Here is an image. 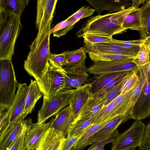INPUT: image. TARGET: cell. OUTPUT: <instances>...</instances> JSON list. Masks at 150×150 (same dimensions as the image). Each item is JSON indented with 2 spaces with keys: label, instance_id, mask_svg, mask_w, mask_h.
<instances>
[{
  "label": "cell",
  "instance_id": "obj_15",
  "mask_svg": "<svg viewBox=\"0 0 150 150\" xmlns=\"http://www.w3.org/2000/svg\"><path fill=\"white\" fill-rule=\"evenodd\" d=\"M75 118L71 108L68 105L59 111L55 115L50 127L56 131L62 132L66 137L72 125Z\"/></svg>",
  "mask_w": 150,
  "mask_h": 150
},
{
  "label": "cell",
  "instance_id": "obj_32",
  "mask_svg": "<svg viewBox=\"0 0 150 150\" xmlns=\"http://www.w3.org/2000/svg\"><path fill=\"white\" fill-rule=\"evenodd\" d=\"M75 23L67 18L58 23L51 30L54 37L59 38L65 35L74 27Z\"/></svg>",
  "mask_w": 150,
  "mask_h": 150
},
{
  "label": "cell",
  "instance_id": "obj_49",
  "mask_svg": "<svg viewBox=\"0 0 150 150\" xmlns=\"http://www.w3.org/2000/svg\"><path fill=\"white\" fill-rule=\"evenodd\" d=\"M144 42L148 46L150 50V36L145 40Z\"/></svg>",
  "mask_w": 150,
  "mask_h": 150
},
{
  "label": "cell",
  "instance_id": "obj_28",
  "mask_svg": "<svg viewBox=\"0 0 150 150\" xmlns=\"http://www.w3.org/2000/svg\"><path fill=\"white\" fill-rule=\"evenodd\" d=\"M133 72V71H130L123 72L121 74L110 81L100 91L92 95V96L97 98H100L103 96L113 89L122 80Z\"/></svg>",
  "mask_w": 150,
  "mask_h": 150
},
{
  "label": "cell",
  "instance_id": "obj_24",
  "mask_svg": "<svg viewBox=\"0 0 150 150\" xmlns=\"http://www.w3.org/2000/svg\"><path fill=\"white\" fill-rule=\"evenodd\" d=\"M65 59L63 68H69L77 66L84 63L86 58V52L84 47L72 51H64Z\"/></svg>",
  "mask_w": 150,
  "mask_h": 150
},
{
  "label": "cell",
  "instance_id": "obj_14",
  "mask_svg": "<svg viewBox=\"0 0 150 150\" xmlns=\"http://www.w3.org/2000/svg\"><path fill=\"white\" fill-rule=\"evenodd\" d=\"M60 71L65 80V90L71 89L72 88H76L82 86L89 76L85 62L73 68H63Z\"/></svg>",
  "mask_w": 150,
  "mask_h": 150
},
{
  "label": "cell",
  "instance_id": "obj_50",
  "mask_svg": "<svg viewBox=\"0 0 150 150\" xmlns=\"http://www.w3.org/2000/svg\"><path fill=\"white\" fill-rule=\"evenodd\" d=\"M36 150V149H35V150Z\"/></svg>",
  "mask_w": 150,
  "mask_h": 150
},
{
  "label": "cell",
  "instance_id": "obj_26",
  "mask_svg": "<svg viewBox=\"0 0 150 150\" xmlns=\"http://www.w3.org/2000/svg\"><path fill=\"white\" fill-rule=\"evenodd\" d=\"M123 72L96 75L93 77L92 82L90 83L92 95L100 91L110 81L121 74Z\"/></svg>",
  "mask_w": 150,
  "mask_h": 150
},
{
  "label": "cell",
  "instance_id": "obj_46",
  "mask_svg": "<svg viewBox=\"0 0 150 150\" xmlns=\"http://www.w3.org/2000/svg\"><path fill=\"white\" fill-rule=\"evenodd\" d=\"M146 0H138L132 1V6L135 7L136 8H139L138 6L142 4H144Z\"/></svg>",
  "mask_w": 150,
  "mask_h": 150
},
{
  "label": "cell",
  "instance_id": "obj_40",
  "mask_svg": "<svg viewBox=\"0 0 150 150\" xmlns=\"http://www.w3.org/2000/svg\"><path fill=\"white\" fill-rule=\"evenodd\" d=\"M65 57V55L63 52L58 54H51L49 59V62L50 65L55 68L60 69L63 68Z\"/></svg>",
  "mask_w": 150,
  "mask_h": 150
},
{
  "label": "cell",
  "instance_id": "obj_6",
  "mask_svg": "<svg viewBox=\"0 0 150 150\" xmlns=\"http://www.w3.org/2000/svg\"><path fill=\"white\" fill-rule=\"evenodd\" d=\"M142 79V86L138 99L131 110V119H144L150 115V72L148 64L138 68Z\"/></svg>",
  "mask_w": 150,
  "mask_h": 150
},
{
  "label": "cell",
  "instance_id": "obj_2",
  "mask_svg": "<svg viewBox=\"0 0 150 150\" xmlns=\"http://www.w3.org/2000/svg\"><path fill=\"white\" fill-rule=\"evenodd\" d=\"M51 23L43 33L36 37L32 42L30 47V51L24 61V69L36 81L40 78L46 68L51 54L50 47Z\"/></svg>",
  "mask_w": 150,
  "mask_h": 150
},
{
  "label": "cell",
  "instance_id": "obj_11",
  "mask_svg": "<svg viewBox=\"0 0 150 150\" xmlns=\"http://www.w3.org/2000/svg\"><path fill=\"white\" fill-rule=\"evenodd\" d=\"M26 131L24 144L26 150H33L39 146L44 134L50 127L52 119L47 123H33L30 117L25 120Z\"/></svg>",
  "mask_w": 150,
  "mask_h": 150
},
{
  "label": "cell",
  "instance_id": "obj_10",
  "mask_svg": "<svg viewBox=\"0 0 150 150\" xmlns=\"http://www.w3.org/2000/svg\"><path fill=\"white\" fill-rule=\"evenodd\" d=\"M28 90V86L26 83H18V90L14 98L8 109V117L6 125L0 131V134L3 133L11 126L21 119H24L26 117L23 114V112Z\"/></svg>",
  "mask_w": 150,
  "mask_h": 150
},
{
  "label": "cell",
  "instance_id": "obj_51",
  "mask_svg": "<svg viewBox=\"0 0 150 150\" xmlns=\"http://www.w3.org/2000/svg\"></svg>",
  "mask_w": 150,
  "mask_h": 150
},
{
  "label": "cell",
  "instance_id": "obj_12",
  "mask_svg": "<svg viewBox=\"0 0 150 150\" xmlns=\"http://www.w3.org/2000/svg\"><path fill=\"white\" fill-rule=\"evenodd\" d=\"M57 0L37 1L36 27L38 30L36 37L44 33L53 17Z\"/></svg>",
  "mask_w": 150,
  "mask_h": 150
},
{
  "label": "cell",
  "instance_id": "obj_3",
  "mask_svg": "<svg viewBox=\"0 0 150 150\" xmlns=\"http://www.w3.org/2000/svg\"><path fill=\"white\" fill-rule=\"evenodd\" d=\"M22 27L18 16L11 11L0 9V59H12Z\"/></svg>",
  "mask_w": 150,
  "mask_h": 150
},
{
  "label": "cell",
  "instance_id": "obj_23",
  "mask_svg": "<svg viewBox=\"0 0 150 150\" xmlns=\"http://www.w3.org/2000/svg\"><path fill=\"white\" fill-rule=\"evenodd\" d=\"M140 29V35L144 41L150 36V0H146L139 8Z\"/></svg>",
  "mask_w": 150,
  "mask_h": 150
},
{
  "label": "cell",
  "instance_id": "obj_37",
  "mask_svg": "<svg viewBox=\"0 0 150 150\" xmlns=\"http://www.w3.org/2000/svg\"><path fill=\"white\" fill-rule=\"evenodd\" d=\"M26 131V124L25 120L21 131L17 138L5 150H26L24 144V137Z\"/></svg>",
  "mask_w": 150,
  "mask_h": 150
},
{
  "label": "cell",
  "instance_id": "obj_35",
  "mask_svg": "<svg viewBox=\"0 0 150 150\" xmlns=\"http://www.w3.org/2000/svg\"><path fill=\"white\" fill-rule=\"evenodd\" d=\"M95 11L90 6H83L67 18L75 24L80 19L91 16Z\"/></svg>",
  "mask_w": 150,
  "mask_h": 150
},
{
  "label": "cell",
  "instance_id": "obj_4",
  "mask_svg": "<svg viewBox=\"0 0 150 150\" xmlns=\"http://www.w3.org/2000/svg\"><path fill=\"white\" fill-rule=\"evenodd\" d=\"M18 83L9 59H0V106L8 108L15 97Z\"/></svg>",
  "mask_w": 150,
  "mask_h": 150
},
{
  "label": "cell",
  "instance_id": "obj_13",
  "mask_svg": "<svg viewBox=\"0 0 150 150\" xmlns=\"http://www.w3.org/2000/svg\"><path fill=\"white\" fill-rule=\"evenodd\" d=\"M86 53L100 52L104 53L121 54L134 59L140 48H128L109 42L94 44H85L83 46Z\"/></svg>",
  "mask_w": 150,
  "mask_h": 150
},
{
  "label": "cell",
  "instance_id": "obj_19",
  "mask_svg": "<svg viewBox=\"0 0 150 150\" xmlns=\"http://www.w3.org/2000/svg\"><path fill=\"white\" fill-rule=\"evenodd\" d=\"M130 119V116L129 115H120L116 116L91 136L85 144L88 145L102 140L117 129L120 125Z\"/></svg>",
  "mask_w": 150,
  "mask_h": 150
},
{
  "label": "cell",
  "instance_id": "obj_9",
  "mask_svg": "<svg viewBox=\"0 0 150 150\" xmlns=\"http://www.w3.org/2000/svg\"><path fill=\"white\" fill-rule=\"evenodd\" d=\"M133 59L94 62L87 68V71L95 75L126 71H134L137 70L138 68L133 62Z\"/></svg>",
  "mask_w": 150,
  "mask_h": 150
},
{
  "label": "cell",
  "instance_id": "obj_44",
  "mask_svg": "<svg viewBox=\"0 0 150 150\" xmlns=\"http://www.w3.org/2000/svg\"><path fill=\"white\" fill-rule=\"evenodd\" d=\"M82 135L66 137L62 146L61 150H70L73 148L76 143Z\"/></svg>",
  "mask_w": 150,
  "mask_h": 150
},
{
  "label": "cell",
  "instance_id": "obj_42",
  "mask_svg": "<svg viewBox=\"0 0 150 150\" xmlns=\"http://www.w3.org/2000/svg\"><path fill=\"white\" fill-rule=\"evenodd\" d=\"M119 134L118 131L116 129L105 138L94 143L87 150H92L97 146L101 145L105 146L107 144L112 142L116 139Z\"/></svg>",
  "mask_w": 150,
  "mask_h": 150
},
{
  "label": "cell",
  "instance_id": "obj_20",
  "mask_svg": "<svg viewBox=\"0 0 150 150\" xmlns=\"http://www.w3.org/2000/svg\"><path fill=\"white\" fill-rule=\"evenodd\" d=\"M104 106L102 98L94 97L92 96L82 107L74 123L97 116Z\"/></svg>",
  "mask_w": 150,
  "mask_h": 150
},
{
  "label": "cell",
  "instance_id": "obj_41",
  "mask_svg": "<svg viewBox=\"0 0 150 150\" xmlns=\"http://www.w3.org/2000/svg\"><path fill=\"white\" fill-rule=\"evenodd\" d=\"M138 74L139 78V81L136 86L134 88L130 98V102L132 107L131 110L138 99L142 86V78L138 71Z\"/></svg>",
  "mask_w": 150,
  "mask_h": 150
},
{
  "label": "cell",
  "instance_id": "obj_22",
  "mask_svg": "<svg viewBox=\"0 0 150 150\" xmlns=\"http://www.w3.org/2000/svg\"><path fill=\"white\" fill-rule=\"evenodd\" d=\"M28 87L23 112V114L26 116L31 112L37 101L43 95L36 80L31 79Z\"/></svg>",
  "mask_w": 150,
  "mask_h": 150
},
{
  "label": "cell",
  "instance_id": "obj_1",
  "mask_svg": "<svg viewBox=\"0 0 150 150\" xmlns=\"http://www.w3.org/2000/svg\"><path fill=\"white\" fill-rule=\"evenodd\" d=\"M138 8L131 6L113 13L91 17L83 23L76 35L82 38L84 34H90L112 37L115 35L125 33L127 30L123 25L126 17Z\"/></svg>",
  "mask_w": 150,
  "mask_h": 150
},
{
  "label": "cell",
  "instance_id": "obj_36",
  "mask_svg": "<svg viewBox=\"0 0 150 150\" xmlns=\"http://www.w3.org/2000/svg\"><path fill=\"white\" fill-rule=\"evenodd\" d=\"M128 76L122 80L113 89L101 97L103 100L105 106L108 105L120 94L124 83Z\"/></svg>",
  "mask_w": 150,
  "mask_h": 150
},
{
  "label": "cell",
  "instance_id": "obj_17",
  "mask_svg": "<svg viewBox=\"0 0 150 150\" xmlns=\"http://www.w3.org/2000/svg\"><path fill=\"white\" fill-rule=\"evenodd\" d=\"M94 8L98 14L105 10L108 13L119 11L128 8L132 6V1L127 0H86Z\"/></svg>",
  "mask_w": 150,
  "mask_h": 150
},
{
  "label": "cell",
  "instance_id": "obj_18",
  "mask_svg": "<svg viewBox=\"0 0 150 150\" xmlns=\"http://www.w3.org/2000/svg\"><path fill=\"white\" fill-rule=\"evenodd\" d=\"M66 138L62 132L50 127L36 150H61Z\"/></svg>",
  "mask_w": 150,
  "mask_h": 150
},
{
  "label": "cell",
  "instance_id": "obj_48",
  "mask_svg": "<svg viewBox=\"0 0 150 150\" xmlns=\"http://www.w3.org/2000/svg\"><path fill=\"white\" fill-rule=\"evenodd\" d=\"M104 146L101 145L97 146L93 148L92 150H105Z\"/></svg>",
  "mask_w": 150,
  "mask_h": 150
},
{
  "label": "cell",
  "instance_id": "obj_39",
  "mask_svg": "<svg viewBox=\"0 0 150 150\" xmlns=\"http://www.w3.org/2000/svg\"><path fill=\"white\" fill-rule=\"evenodd\" d=\"M109 42L119 45L124 48H131L140 47L144 43L145 41L142 39L129 41L120 40L113 39Z\"/></svg>",
  "mask_w": 150,
  "mask_h": 150
},
{
  "label": "cell",
  "instance_id": "obj_30",
  "mask_svg": "<svg viewBox=\"0 0 150 150\" xmlns=\"http://www.w3.org/2000/svg\"><path fill=\"white\" fill-rule=\"evenodd\" d=\"M123 27L126 30L129 29L139 31L140 23L139 7L127 16L123 23Z\"/></svg>",
  "mask_w": 150,
  "mask_h": 150
},
{
  "label": "cell",
  "instance_id": "obj_7",
  "mask_svg": "<svg viewBox=\"0 0 150 150\" xmlns=\"http://www.w3.org/2000/svg\"><path fill=\"white\" fill-rule=\"evenodd\" d=\"M146 127L142 121L135 120L128 129L119 134L112 142L111 150H135L142 142Z\"/></svg>",
  "mask_w": 150,
  "mask_h": 150
},
{
  "label": "cell",
  "instance_id": "obj_25",
  "mask_svg": "<svg viewBox=\"0 0 150 150\" xmlns=\"http://www.w3.org/2000/svg\"><path fill=\"white\" fill-rule=\"evenodd\" d=\"M28 1V0H0V9L11 11L21 18Z\"/></svg>",
  "mask_w": 150,
  "mask_h": 150
},
{
  "label": "cell",
  "instance_id": "obj_8",
  "mask_svg": "<svg viewBox=\"0 0 150 150\" xmlns=\"http://www.w3.org/2000/svg\"><path fill=\"white\" fill-rule=\"evenodd\" d=\"M74 90L62 91L48 99L43 98L42 105L38 114L37 123L39 124L45 123L50 117L56 115L62 109L69 105Z\"/></svg>",
  "mask_w": 150,
  "mask_h": 150
},
{
  "label": "cell",
  "instance_id": "obj_34",
  "mask_svg": "<svg viewBox=\"0 0 150 150\" xmlns=\"http://www.w3.org/2000/svg\"><path fill=\"white\" fill-rule=\"evenodd\" d=\"M138 70L132 72L128 76L124 83L120 95L127 93L136 86L139 79Z\"/></svg>",
  "mask_w": 150,
  "mask_h": 150
},
{
  "label": "cell",
  "instance_id": "obj_43",
  "mask_svg": "<svg viewBox=\"0 0 150 150\" xmlns=\"http://www.w3.org/2000/svg\"><path fill=\"white\" fill-rule=\"evenodd\" d=\"M139 147V150H150V122L146 126L142 142Z\"/></svg>",
  "mask_w": 150,
  "mask_h": 150
},
{
  "label": "cell",
  "instance_id": "obj_45",
  "mask_svg": "<svg viewBox=\"0 0 150 150\" xmlns=\"http://www.w3.org/2000/svg\"><path fill=\"white\" fill-rule=\"evenodd\" d=\"M8 109L0 106V131L4 129L6 125L8 117Z\"/></svg>",
  "mask_w": 150,
  "mask_h": 150
},
{
  "label": "cell",
  "instance_id": "obj_33",
  "mask_svg": "<svg viewBox=\"0 0 150 150\" xmlns=\"http://www.w3.org/2000/svg\"><path fill=\"white\" fill-rule=\"evenodd\" d=\"M116 106L113 100L108 105L105 106L95 117L92 124H97L109 118L114 117L111 116V114L115 109Z\"/></svg>",
  "mask_w": 150,
  "mask_h": 150
},
{
  "label": "cell",
  "instance_id": "obj_27",
  "mask_svg": "<svg viewBox=\"0 0 150 150\" xmlns=\"http://www.w3.org/2000/svg\"><path fill=\"white\" fill-rule=\"evenodd\" d=\"M96 116L79 121L74 123L70 129L67 137H69L73 136L82 135L93 124Z\"/></svg>",
  "mask_w": 150,
  "mask_h": 150
},
{
  "label": "cell",
  "instance_id": "obj_5",
  "mask_svg": "<svg viewBox=\"0 0 150 150\" xmlns=\"http://www.w3.org/2000/svg\"><path fill=\"white\" fill-rule=\"evenodd\" d=\"M60 69L55 68L49 62L36 81L44 98L49 99L65 90V80Z\"/></svg>",
  "mask_w": 150,
  "mask_h": 150
},
{
  "label": "cell",
  "instance_id": "obj_31",
  "mask_svg": "<svg viewBox=\"0 0 150 150\" xmlns=\"http://www.w3.org/2000/svg\"><path fill=\"white\" fill-rule=\"evenodd\" d=\"M150 56V50L144 42L141 46L136 57L133 59V62L138 68L142 67L148 63Z\"/></svg>",
  "mask_w": 150,
  "mask_h": 150
},
{
  "label": "cell",
  "instance_id": "obj_29",
  "mask_svg": "<svg viewBox=\"0 0 150 150\" xmlns=\"http://www.w3.org/2000/svg\"><path fill=\"white\" fill-rule=\"evenodd\" d=\"M90 59L94 62L98 61H112L133 59L128 56L121 54H111L100 52H90L88 53Z\"/></svg>",
  "mask_w": 150,
  "mask_h": 150
},
{
  "label": "cell",
  "instance_id": "obj_21",
  "mask_svg": "<svg viewBox=\"0 0 150 150\" xmlns=\"http://www.w3.org/2000/svg\"><path fill=\"white\" fill-rule=\"evenodd\" d=\"M24 121V119H21L0 134V150H5L17 138L22 129Z\"/></svg>",
  "mask_w": 150,
  "mask_h": 150
},
{
  "label": "cell",
  "instance_id": "obj_16",
  "mask_svg": "<svg viewBox=\"0 0 150 150\" xmlns=\"http://www.w3.org/2000/svg\"><path fill=\"white\" fill-rule=\"evenodd\" d=\"M92 96L90 83L74 89L73 96L69 105L75 118L77 117L83 106Z\"/></svg>",
  "mask_w": 150,
  "mask_h": 150
},
{
  "label": "cell",
  "instance_id": "obj_47",
  "mask_svg": "<svg viewBox=\"0 0 150 150\" xmlns=\"http://www.w3.org/2000/svg\"><path fill=\"white\" fill-rule=\"evenodd\" d=\"M88 145L86 144H84L82 146H81L79 147H77L76 148H73L70 150H83L84 148L87 146Z\"/></svg>",
  "mask_w": 150,
  "mask_h": 150
},
{
  "label": "cell",
  "instance_id": "obj_38",
  "mask_svg": "<svg viewBox=\"0 0 150 150\" xmlns=\"http://www.w3.org/2000/svg\"><path fill=\"white\" fill-rule=\"evenodd\" d=\"M82 38L84 39V43L86 44L109 42L113 39L112 37L90 34H86L83 36Z\"/></svg>",
  "mask_w": 150,
  "mask_h": 150
}]
</instances>
